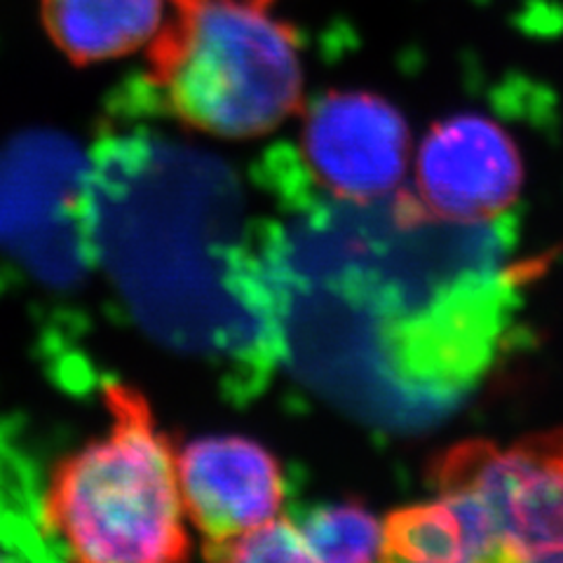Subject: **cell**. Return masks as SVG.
<instances>
[{"mask_svg":"<svg viewBox=\"0 0 563 563\" xmlns=\"http://www.w3.org/2000/svg\"><path fill=\"white\" fill-rule=\"evenodd\" d=\"M85 250L165 345L261 362L277 331L266 273L244 244V202L217 157L153 134L99 146L80 198Z\"/></svg>","mask_w":563,"mask_h":563,"instance_id":"obj_1","label":"cell"},{"mask_svg":"<svg viewBox=\"0 0 563 563\" xmlns=\"http://www.w3.org/2000/svg\"><path fill=\"white\" fill-rule=\"evenodd\" d=\"M148 78L174 118L221 139L266 134L303 101L296 33L266 0H167Z\"/></svg>","mask_w":563,"mask_h":563,"instance_id":"obj_2","label":"cell"},{"mask_svg":"<svg viewBox=\"0 0 563 563\" xmlns=\"http://www.w3.org/2000/svg\"><path fill=\"white\" fill-rule=\"evenodd\" d=\"M106 434L52 472L43 521L78 561H179L188 554V519L169 439L132 387H106Z\"/></svg>","mask_w":563,"mask_h":563,"instance_id":"obj_3","label":"cell"},{"mask_svg":"<svg viewBox=\"0 0 563 563\" xmlns=\"http://www.w3.org/2000/svg\"><path fill=\"white\" fill-rule=\"evenodd\" d=\"M432 484L474 503L496 561H563V428L455 444L432 463Z\"/></svg>","mask_w":563,"mask_h":563,"instance_id":"obj_4","label":"cell"},{"mask_svg":"<svg viewBox=\"0 0 563 563\" xmlns=\"http://www.w3.org/2000/svg\"><path fill=\"white\" fill-rule=\"evenodd\" d=\"M301 157L333 198L374 205L393 198L409 167V128L390 101L331 92L303 115Z\"/></svg>","mask_w":563,"mask_h":563,"instance_id":"obj_5","label":"cell"},{"mask_svg":"<svg viewBox=\"0 0 563 563\" xmlns=\"http://www.w3.org/2000/svg\"><path fill=\"white\" fill-rule=\"evenodd\" d=\"M521 188V151L486 115L461 113L437 122L418 148L411 198L430 219L486 225L519 200Z\"/></svg>","mask_w":563,"mask_h":563,"instance_id":"obj_6","label":"cell"},{"mask_svg":"<svg viewBox=\"0 0 563 563\" xmlns=\"http://www.w3.org/2000/svg\"><path fill=\"white\" fill-rule=\"evenodd\" d=\"M186 519L205 550L279 517L285 474L277 457L246 437H200L176 453Z\"/></svg>","mask_w":563,"mask_h":563,"instance_id":"obj_7","label":"cell"},{"mask_svg":"<svg viewBox=\"0 0 563 563\" xmlns=\"http://www.w3.org/2000/svg\"><path fill=\"white\" fill-rule=\"evenodd\" d=\"M165 14L167 0H41L49 41L80 66L148 47Z\"/></svg>","mask_w":563,"mask_h":563,"instance_id":"obj_8","label":"cell"},{"mask_svg":"<svg viewBox=\"0 0 563 563\" xmlns=\"http://www.w3.org/2000/svg\"><path fill=\"white\" fill-rule=\"evenodd\" d=\"M383 559L395 561H493V544L472 500L457 490L404 507L383 523Z\"/></svg>","mask_w":563,"mask_h":563,"instance_id":"obj_9","label":"cell"},{"mask_svg":"<svg viewBox=\"0 0 563 563\" xmlns=\"http://www.w3.org/2000/svg\"><path fill=\"white\" fill-rule=\"evenodd\" d=\"M310 561L383 559V523L362 505L339 503L317 507L298 521Z\"/></svg>","mask_w":563,"mask_h":563,"instance_id":"obj_10","label":"cell"},{"mask_svg":"<svg viewBox=\"0 0 563 563\" xmlns=\"http://www.w3.org/2000/svg\"><path fill=\"white\" fill-rule=\"evenodd\" d=\"M205 554L219 561H310L301 528L282 515L214 544Z\"/></svg>","mask_w":563,"mask_h":563,"instance_id":"obj_11","label":"cell"}]
</instances>
